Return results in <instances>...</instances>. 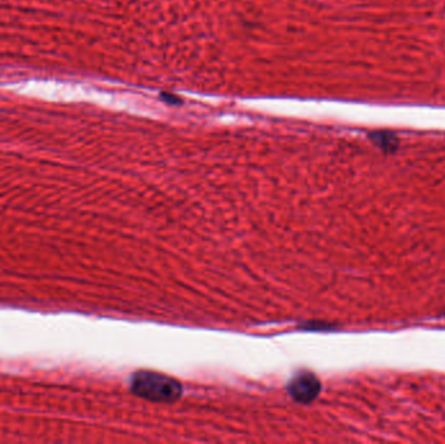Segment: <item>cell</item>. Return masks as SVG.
I'll use <instances>...</instances> for the list:
<instances>
[{
  "label": "cell",
  "instance_id": "1",
  "mask_svg": "<svg viewBox=\"0 0 445 444\" xmlns=\"http://www.w3.org/2000/svg\"><path fill=\"white\" fill-rule=\"evenodd\" d=\"M132 391L142 399L172 403L182 396V387L174 378L154 371H140L132 379Z\"/></svg>",
  "mask_w": 445,
  "mask_h": 444
},
{
  "label": "cell",
  "instance_id": "2",
  "mask_svg": "<svg viewBox=\"0 0 445 444\" xmlns=\"http://www.w3.org/2000/svg\"><path fill=\"white\" fill-rule=\"evenodd\" d=\"M320 388L322 384L317 376L311 373H302L293 378L288 386V392L298 403H310L317 398Z\"/></svg>",
  "mask_w": 445,
  "mask_h": 444
},
{
  "label": "cell",
  "instance_id": "3",
  "mask_svg": "<svg viewBox=\"0 0 445 444\" xmlns=\"http://www.w3.org/2000/svg\"><path fill=\"white\" fill-rule=\"evenodd\" d=\"M371 138L380 149H383L384 151H394L396 148H397L396 137L392 136V135H388L385 132L384 133L383 132L382 133H374Z\"/></svg>",
  "mask_w": 445,
  "mask_h": 444
}]
</instances>
